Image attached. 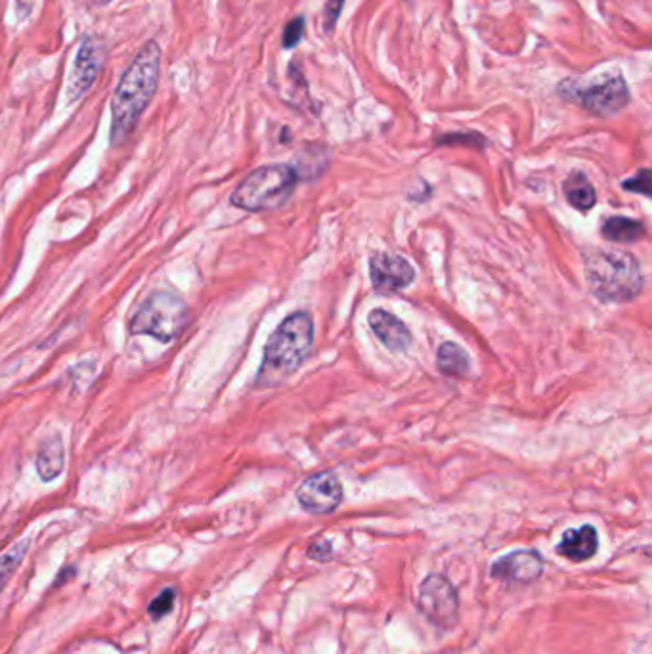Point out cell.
<instances>
[{
  "instance_id": "cell-1",
  "label": "cell",
  "mask_w": 652,
  "mask_h": 654,
  "mask_svg": "<svg viewBox=\"0 0 652 654\" xmlns=\"http://www.w3.org/2000/svg\"><path fill=\"white\" fill-rule=\"evenodd\" d=\"M161 71V48L155 41L144 44L131 66L123 73L111 100V132L113 148L123 146L136 129L140 117L150 106Z\"/></svg>"
},
{
  "instance_id": "cell-24",
  "label": "cell",
  "mask_w": 652,
  "mask_h": 654,
  "mask_svg": "<svg viewBox=\"0 0 652 654\" xmlns=\"http://www.w3.org/2000/svg\"><path fill=\"white\" fill-rule=\"evenodd\" d=\"M75 572H77V570H75V567L64 568V570H62V572H60V574H58V576H56V586H60V584H62V582H64V584H66L67 576H75Z\"/></svg>"
},
{
  "instance_id": "cell-5",
  "label": "cell",
  "mask_w": 652,
  "mask_h": 654,
  "mask_svg": "<svg viewBox=\"0 0 652 654\" xmlns=\"http://www.w3.org/2000/svg\"><path fill=\"white\" fill-rule=\"evenodd\" d=\"M188 305L174 293L157 291L150 295L131 320L132 335H150L161 343H171L188 326Z\"/></svg>"
},
{
  "instance_id": "cell-15",
  "label": "cell",
  "mask_w": 652,
  "mask_h": 654,
  "mask_svg": "<svg viewBox=\"0 0 652 654\" xmlns=\"http://www.w3.org/2000/svg\"><path fill=\"white\" fill-rule=\"evenodd\" d=\"M647 228L641 220H633L628 217L605 218L601 226V234L605 240L612 243H633L645 236Z\"/></svg>"
},
{
  "instance_id": "cell-20",
  "label": "cell",
  "mask_w": 652,
  "mask_h": 654,
  "mask_svg": "<svg viewBox=\"0 0 652 654\" xmlns=\"http://www.w3.org/2000/svg\"><path fill=\"white\" fill-rule=\"evenodd\" d=\"M305 27L306 20L303 16H297L285 25L282 35V44L285 50H293L297 44L301 43V39L305 37Z\"/></svg>"
},
{
  "instance_id": "cell-4",
  "label": "cell",
  "mask_w": 652,
  "mask_h": 654,
  "mask_svg": "<svg viewBox=\"0 0 652 654\" xmlns=\"http://www.w3.org/2000/svg\"><path fill=\"white\" fill-rule=\"evenodd\" d=\"M299 176L293 165H266L245 176L230 203L247 213H262L282 207L291 197Z\"/></svg>"
},
{
  "instance_id": "cell-12",
  "label": "cell",
  "mask_w": 652,
  "mask_h": 654,
  "mask_svg": "<svg viewBox=\"0 0 652 654\" xmlns=\"http://www.w3.org/2000/svg\"><path fill=\"white\" fill-rule=\"evenodd\" d=\"M368 322H370L371 331L377 335V339L391 352L400 354V352L410 349L412 333L398 316H394L383 308H375V310H371Z\"/></svg>"
},
{
  "instance_id": "cell-17",
  "label": "cell",
  "mask_w": 652,
  "mask_h": 654,
  "mask_svg": "<svg viewBox=\"0 0 652 654\" xmlns=\"http://www.w3.org/2000/svg\"><path fill=\"white\" fill-rule=\"evenodd\" d=\"M436 366L448 377H461L469 371V356L456 343H442L436 352Z\"/></svg>"
},
{
  "instance_id": "cell-26",
  "label": "cell",
  "mask_w": 652,
  "mask_h": 654,
  "mask_svg": "<svg viewBox=\"0 0 652 654\" xmlns=\"http://www.w3.org/2000/svg\"><path fill=\"white\" fill-rule=\"evenodd\" d=\"M438 654H457V653H452V651H446V653H438Z\"/></svg>"
},
{
  "instance_id": "cell-7",
  "label": "cell",
  "mask_w": 652,
  "mask_h": 654,
  "mask_svg": "<svg viewBox=\"0 0 652 654\" xmlns=\"http://www.w3.org/2000/svg\"><path fill=\"white\" fill-rule=\"evenodd\" d=\"M419 611L440 630H452L459 618L457 591L444 576L431 574L419 591Z\"/></svg>"
},
{
  "instance_id": "cell-19",
  "label": "cell",
  "mask_w": 652,
  "mask_h": 654,
  "mask_svg": "<svg viewBox=\"0 0 652 654\" xmlns=\"http://www.w3.org/2000/svg\"><path fill=\"white\" fill-rule=\"evenodd\" d=\"M438 146H454V144H465V146H475V148H484L486 138H482L477 132H456V134H444L442 138L436 140Z\"/></svg>"
},
{
  "instance_id": "cell-22",
  "label": "cell",
  "mask_w": 652,
  "mask_h": 654,
  "mask_svg": "<svg viewBox=\"0 0 652 654\" xmlns=\"http://www.w3.org/2000/svg\"><path fill=\"white\" fill-rule=\"evenodd\" d=\"M622 188L633 192V194H641V196H651V171L649 169H641L635 176H631L628 180L622 182Z\"/></svg>"
},
{
  "instance_id": "cell-21",
  "label": "cell",
  "mask_w": 652,
  "mask_h": 654,
  "mask_svg": "<svg viewBox=\"0 0 652 654\" xmlns=\"http://www.w3.org/2000/svg\"><path fill=\"white\" fill-rule=\"evenodd\" d=\"M174 601H176V589L167 588L165 591H161V595L155 597L148 607V612L153 620H159L173 611Z\"/></svg>"
},
{
  "instance_id": "cell-25",
  "label": "cell",
  "mask_w": 652,
  "mask_h": 654,
  "mask_svg": "<svg viewBox=\"0 0 652 654\" xmlns=\"http://www.w3.org/2000/svg\"><path fill=\"white\" fill-rule=\"evenodd\" d=\"M92 2H94V4H100V6H102V4H108V2H111V0H92Z\"/></svg>"
},
{
  "instance_id": "cell-18",
  "label": "cell",
  "mask_w": 652,
  "mask_h": 654,
  "mask_svg": "<svg viewBox=\"0 0 652 654\" xmlns=\"http://www.w3.org/2000/svg\"><path fill=\"white\" fill-rule=\"evenodd\" d=\"M29 544H31L29 540H23L20 544L14 545L12 549H8L4 555H0V591L8 584V580L12 578V574L22 565L23 557L27 555Z\"/></svg>"
},
{
  "instance_id": "cell-11",
  "label": "cell",
  "mask_w": 652,
  "mask_h": 654,
  "mask_svg": "<svg viewBox=\"0 0 652 654\" xmlns=\"http://www.w3.org/2000/svg\"><path fill=\"white\" fill-rule=\"evenodd\" d=\"M544 572V561L534 551H513L492 565V576L501 582L530 584Z\"/></svg>"
},
{
  "instance_id": "cell-23",
  "label": "cell",
  "mask_w": 652,
  "mask_h": 654,
  "mask_svg": "<svg viewBox=\"0 0 652 654\" xmlns=\"http://www.w3.org/2000/svg\"><path fill=\"white\" fill-rule=\"evenodd\" d=\"M345 2L347 0H327L326 8H324V27H326L327 33H331L335 29V25L343 14Z\"/></svg>"
},
{
  "instance_id": "cell-8",
  "label": "cell",
  "mask_w": 652,
  "mask_h": 654,
  "mask_svg": "<svg viewBox=\"0 0 652 654\" xmlns=\"http://www.w3.org/2000/svg\"><path fill=\"white\" fill-rule=\"evenodd\" d=\"M297 500L312 515H329L343 502V486L335 473H318L299 486Z\"/></svg>"
},
{
  "instance_id": "cell-14",
  "label": "cell",
  "mask_w": 652,
  "mask_h": 654,
  "mask_svg": "<svg viewBox=\"0 0 652 654\" xmlns=\"http://www.w3.org/2000/svg\"><path fill=\"white\" fill-rule=\"evenodd\" d=\"M35 465L39 477L44 482H52L62 475L66 465V450L60 436H50L44 440L35 459Z\"/></svg>"
},
{
  "instance_id": "cell-10",
  "label": "cell",
  "mask_w": 652,
  "mask_h": 654,
  "mask_svg": "<svg viewBox=\"0 0 652 654\" xmlns=\"http://www.w3.org/2000/svg\"><path fill=\"white\" fill-rule=\"evenodd\" d=\"M104 58H106V48L98 39L90 37L83 41L69 79V100H77L87 94L102 71Z\"/></svg>"
},
{
  "instance_id": "cell-13",
  "label": "cell",
  "mask_w": 652,
  "mask_h": 654,
  "mask_svg": "<svg viewBox=\"0 0 652 654\" xmlns=\"http://www.w3.org/2000/svg\"><path fill=\"white\" fill-rule=\"evenodd\" d=\"M599 538L597 530L591 524H584L580 528L566 530L561 544L557 545V553L574 563H584L597 553Z\"/></svg>"
},
{
  "instance_id": "cell-6",
  "label": "cell",
  "mask_w": 652,
  "mask_h": 654,
  "mask_svg": "<svg viewBox=\"0 0 652 654\" xmlns=\"http://www.w3.org/2000/svg\"><path fill=\"white\" fill-rule=\"evenodd\" d=\"M557 94L568 102H576L582 108L597 115L610 117L628 108L631 102L630 87L624 75H603L597 81L582 85L574 79H566L559 87Z\"/></svg>"
},
{
  "instance_id": "cell-16",
  "label": "cell",
  "mask_w": 652,
  "mask_h": 654,
  "mask_svg": "<svg viewBox=\"0 0 652 654\" xmlns=\"http://www.w3.org/2000/svg\"><path fill=\"white\" fill-rule=\"evenodd\" d=\"M565 196L568 203L578 211H589L597 203V194L587 176L580 171L570 173L565 180Z\"/></svg>"
},
{
  "instance_id": "cell-3",
  "label": "cell",
  "mask_w": 652,
  "mask_h": 654,
  "mask_svg": "<svg viewBox=\"0 0 652 654\" xmlns=\"http://www.w3.org/2000/svg\"><path fill=\"white\" fill-rule=\"evenodd\" d=\"M591 293L610 305L630 303L643 291V274L637 259L620 249H587L584 253Z\"/></svg>"
},
{
  "instance_id": "cell-9",
  "label": "cell",
  "mask_w": 652,
  "mask_h": 654,
  "mask_svg": "<svg viewBox=\"0 0 652 654\" xmlns=\"http://www.w3.org/2000/svg\"><path fill=\"white\" fill-rule=\"evenodd\" d=\"M370 278L377 293L392 295L412 284L415 270L410 261L400 255L373 253L370 259Z\"/></svg>"
},
{
  "instance_id": "cell-2",
  "label": "cell",
  "mask_w": 652,
  "mask_h": 654,
  "mask_svg": "<svg viewBox=\"0 0 652 654\" xmlns=\"http://www.w3.org/2000/svg\"><path fill=\"white\" fill-rule=\"evenodd\" d=\"M314 347V322L308 312H295L287 316L276 331L270 335L261 370L257 375V387H274L291 377L305 364Z\"/></svg>"
}]
</instances>
